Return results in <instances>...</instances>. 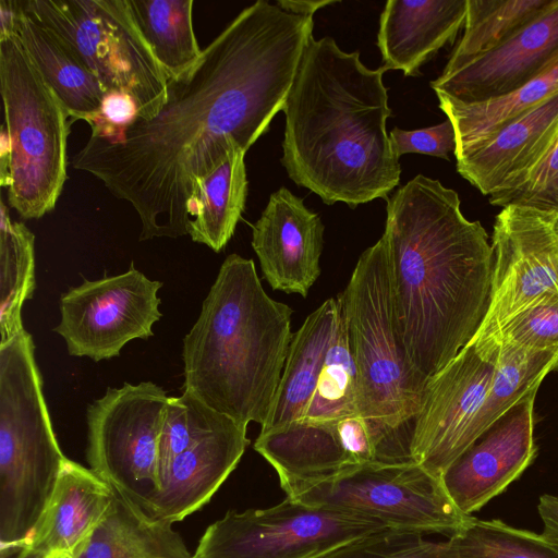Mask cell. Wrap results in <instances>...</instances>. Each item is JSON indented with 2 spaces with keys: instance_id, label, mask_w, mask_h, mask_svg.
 Listing matches in <instances>:
<instances>
[{
  "instance_id": "cell-9",
  "label": "cell",
  "mask_w": 558,
  "mask_h": 558,
  "mask_svg": "<svg viewBox=\"0 0 558 558\" xmlns=\"http://www.w3.org/2000/svg\"><path fill=\"white\" fill-rule=\"evenodd\" d=\"M388 530L372 519L286 497L266 509L228 511L207 527L191 558H324Z\"/></svg>"
},
{
  "instance_id": "cell-12",
  "label": "cell",
  "mask_w": 558,
  "mask_h": 558,
  "mask_svg": "<svg viewBox=\"0 0 558 558\" xmlns=\"http://www.w3.org/2000/svg\"><path fill=\"white\" fill-rule=\"evenodd\" d=\"M161 281L150 280L131 263L120 275L84 279L60 298V335L71 356L99 362L120 355L134 339H148L161 317L158 291Z\"/></svg>"
},
{
  "instance_id": "cell-16",
  "label": "cell",
  "mask_w": 558,
  "mask_h": 558,
  "mask_svg": "<svg viewBox=\"0 0 558 558\" xmlns=\"http://www.w3.org/2000/svg\"><path fill=\"white\" fill-rule=\"evenodd\" d=\"M558 57V0L493 50L442 73L430 87L463 102L482 101L518 89Z\"/></svg>"
},
{
  "instance_id": "cell-11",
  "label": "cell",
  "mask_w": 558,
  "mask_h": 558,
  "mask_svg": "<svg viewBox=\"0 0 558 558\" xmlns=\"http://www.w3.org/2000/svg\"><path fill=\"white\" fill-rule=\"evenodd\" d=\"M489 305L474 338L487 344L518 313L558 294V211L507 205L496 216Z\"/></svg>"
},
{
  "instance_id": "cell-19",
  "label": "cell",
  "mask_w": 558,
  "mask_h": 558,
  "mask_svg": "<svg viewBox=\"0 0 558 558\" xmlns=\"http://www.w3.org/2000/svg\"><path fill=\"white\" fill-rule=\"evenodd\" d=\"M246 429L232 421L177 456L159 474L147 513L172 524L202 508L241 460Z\"/></svg>"
},
{
  "instance_id": "cell-29",
  "label": "cell",
  "mask_w": 558,
  "mask_h": 558,
  "mask_svg": "<svg viewBox=\"0 0 558 558\" xmlns=\"http://www.w3.org/2000/svg\"><path fill=\"white\" fill-rule=\"evenodd\" d=\"M497 345L496 373L485 401L469 428L466 448L531 388L541 385L549 372L558 368V348L522 351L508 344Z\"/></svg>"
},
{
  "instance_id": "cell-7",
  "label": "cell",
  "mask_w": 558,
  "mask_h": 558,
  "mask_svg": "<svg viewBox=\"0 0 558 558\" xmlns=\"http://www.w3.org/2000/svg\"><path fill=\"white\" fill-rule=\"evenodd\" d=\"M279 482L288 498L372 519L396 532L451 536L472 517L454 506L440 477L413 460L377 461L324 478Z\"/></svg>"
},
{
  "instance_id": "cell-42",
  "label": "cell",
  "mask_w": 558,
  "mask_h": 558,
  "mask_svg": "<svg viewBox=\"0 0 558 558\" xmlns=\"http://www.w3.org/2000/svg\"><path fill=\"white\" fill-rule=\"evenodd\" d=\"M44 558H75V557L72 556L71 554H68L64 551H54V553H51V554L45 556Z\"/></svg>"
},
{
  "instance_id": "cell-20",
  "label": "cell",
  "mask_w": 558,
  "mask_h": 558,
  "mask_svg": "<svg viewBox=\"0 0 558 558\" xmlns=\"http://www.w3.org/2000/svg\"><path fill=\"white\" fill-rule=\"evenodd\" d=\"M112 487L92 470L66 459L54 490L15 558H44L54 551L76 557L105 517Z\"/></svg>"
},
{
  "instance_id": "cell-13",
  "label": "cell",
  "mask_w": 558,
  "mask_h": 558,
  "mask_svg": "<svg viewBox=\"0 0 558 558\" xmlns=\"http://www.w3.org/2000/svg\"><path fill=\"white\" fill-rule=\"evenodd\" d=\"M499 347L484 356L469 342L426 383L413 421L411 459L441 478L466 449L469 428L493 383Z\"/></svg>"
},
{
  "instance_id": "cell-4",
  "label": "cell",
  "mask_w": 558,
  "mask_h": 558,
  "mask_svg": "<svg viewBox=\"0 0 558 558\" xmlns=\"http://www.w3.org/2000/svg\"><path fill=\"white\" fill-rule=\"evenodd\" d=\"M292 313L265 292L253 259L229 255L183 338L184 390L243 426H262L293 337Z\"/></svg>"
},
{
  "instance_id": "cell-8",
  "label": "cell",
  "mask_w": 558,
  "mask_h": 558,
  "mask_svg": "<svg viewBox=\"0 0 558 558\" xmlns=\"http://www.w3.org/2000/svg\"><path fill=\"white\" fill-rule=\"evenodd\" d=\"M27 14L59 36L106 92L132 96L141 119L167 98L168 77L130 12L128 0H27Z\"/></svg>"
},
{
  "instance_id": "cell-39",
  "label": "cell",
  "mask_w": 558,
  "mask_h": 558,
  "mask_svg": "<svg viewBox=\"0 0 558 558\" xmlns=\"http://www.w3.org/2000/svg\"><path fill=\"white\" fill-rule=\"evenodd\" d=\"M23 11L22 1L0 0V40L17 36Z\"/></svg>"
},
{
  "instance_id": "cell-17",
  "label": "cell",
  "mask_w": 558,
  "mask_h": 558,
  "mask_svg": "<svg viewBox=\"0 0 558 558\" xmlns=\"http://www.w3.org/2000/svg\"><path fill=\"white\" fill-rule=\"evenodd\" d=\"M324 223L287 187L274 192L252 228V246L274 290L307 296L320 275Z\"/></svg>"
},
{
  "instance_id": "cell-24",
  "label": "cell",
  "mask_w": 558,
  "mask_h": 558,
  "mask_svg": "<svg viewBox=\"0 0 558 558\" xmlns=\"http://www.w3.org/2000/svg\"><path fill=\"white\" fill-rule=\"evenodd\" d=\"M17 37L34 66L73 118L72 121L85 120L99 109L107 92L98 78L59 36L25 10Z\"/></svg>"
},
{
  "instance_id": "cell-10",
  "label": "cell",
  "mask_w": 558,
  "mask_h": 558,
  "mask_svg": "<svg viewBox=\"0 0 558 558\" xmlns=\"http://www.w3.org/2000/svg\"><path fill=\"white\" fill-rule=\"evenodd\" d=\"M168 399L151 381L125 383L108 388L86 412L90 470L146 513L159 488V439Z\"/></svg>"
},
{
  "instance_id": "cell-25",
  "label": "cell",
  "mask_w": 558,
  "mask_h": 558,
  "mask_svg": "<svg viewBox=\"0 0 558 558\" xmlns=\"http://www.w3.org/2000/svg\"><path fill=\"white\" fill-rule=\"evenodd\" d=\"M245 153L233 149L197 180L187 202V234L220 252L234 233L247 196Z\"/></svg>"
},
{
  "instance_id": "cell-26",
  "label": "cell",
  "mask_w": 558,
  "mask_h": 558,
  "mask_svg": "<svg viewBox=\"0 0 558 558\" xmlns=\"http://www.w3.org/2000/svg\"><path fill=\"white\" fill-rule=\"evenodd\" d=\"M558 90V57L522 87L482 101L463 102L436 93L439 108L454 128V156L472 149L498 129L525 113Z\"/></svg>"
},
{
  "instance_id": "cell-1",
  "label": "cell",
  "mask_w": 558,
  "mask_h": 558,
  "mask_svg": "<svg viewBox=\"0 0 558 558\" xmlns=\"http://www.w3.org/2000/svg\"><path fill=\"white\" fill-rule=\"evenodd\" d=\"M313 25L265 0L246 7L168 81L154 117L136 118L117 143L90 136L72 167L133 206L140 241L186 235L197 180L233 149L246 153L283 110Z\"/></svg>"
},
{
  "instance_id": "cell-32",
  "label": "cell",
  "mask_w": 558,
  "mask_h": 558,
  "mask_svg": "<svg viewBox=\"0 0 558 558\" xmlns=\"http://www.w3.org/2000/svg\"><path fill=\"white\" fill-rule=\"evenodd\" d=\"M352 415H360L359 375L351 353L340 302L335 336L325 357L315 391L301 422H327Z\"/></svg>"
},
{
  "instance_id": "cell-2",
  "label": "cell",
  "mask_w": 558,
  "mask_h": 558,
  "mask_svg": "<svg viewBox=\"0 0 558 558\" xmlns=\"http://www.w3.org/2000/svg\"><path fill=\"white\" fill-rule=\"evenodd\" d=\"M396 326L423 390L476 335L489 305L494 254L458 193L416 175L387 199Z\"/></svg>"
},
{
  "instance_id": "cell-41",
  "label": "cell",
  "mask_w": 558,
  "mask_h": 558,
  "mask_svg": "<svg viewBox=\"0 0 558 558\" xmlns=\"http://www.w3.org/2000/svg\"><path fill=\"white\" fill-rule=\"evenodd\" d=\"M338 1L335 0H279L277 1V5L280 7L288 13L301 15V16H312L319 9L333 4Z\"/></svg>"
},
{
  "instance_id": "cell-18",
  "label": "cell",
  "mask_w": 558,
  "mask_h": 558,
  "mask_svg": "<svg viewBox=\"0 0 558 558\" xmlns=\"http://www.w3.org/2000/svg\"><path fill=\"white\" fill-rule=\"evenodd\" d=\"M558 142V90L456 157L462 178L483 195L518 186Z\"/></svg>"
},
{
  "instance_id": "cell-22",
  "label": "cell",
  "mask_w": 558,
  "mask_h": 558,
  "mask_svg": "<svg viewBox=\"0 0 558 558\" xmlns=\"http://www.w3.org/2000/svg\"><path fill=\"white\" fill-rule=\"evenodd\" d=\"M340 300H326L293 333L270 412L260 432L302 421L335 336Z\"/></svg>"
},
{
  "instance_id": "cell-36",
  "label": "cell",
  "mask_w": 558,
  "mask_h": 558,
  "mask_svg": "<svg viewBox=\"0 0 558 558\" xmlns=\"http://www.w3.org/2000/svg\"><path fill=\"white\" fill-rule=\"evenodd\" d=\"M494 206H529L558 211V142L544 160L514 189L489 196Z\"/></svg>"
},
{
  "instance_id": "cell-40",
  "label": "cell",
  "mask_w": 558,
  "mask_h": 558,
  "mask_svg": "<svg viewBox=\"0 0 558 558\" xmlns=\"http://www.w3.org/2000/svg\"><path fill=\"white\" fill-rule=\"evenodd\" d=\"M537 509L544 523L543 533L558 543V497L542 495L538 499Z\"/></svg>"
},
{
  "instance_id": "cell-31",
  "label": "cell",
  "mask_w": 558,
  "mask_h": 558,
  "mask_svg": "<svg viewBox=\"0 0 558 558\" xmlns=\"http://www.w3.org/2000/svg\"><path fill=\"white\" fill-rule=\"evenodd\" d=\"M439 558H558V543L544 533L471 517L439 543Z\"/></svg>"
},
{
  "instance_id": "cell-23",
  "label": "cell",
  "mask_w": 558,
  "mask_h": 558,
  "mask_svg": "<svg viewBox=\"0 0 558 558\" xmlns=\"http://www.w3.org/2000/svg\"><path fill=\"white\" fill-rule=\"evenodd\" d=\"M75 558H191V555L171 523L147 514L112 487L105 517Z\"/></svg>"
},
{
  "instance_id": "cell-21",
  "label": "cell",
  "mask_w": 558,
  "mask_h": 558,
  "mask_svg": "<svg viewBox=\"0 0 558 558\" xmlns=\"http://www.w3.org/2000/svg\"><path fill=\"white\" fill-rule=\"evenodd\" d=\"M466 0H389L379 20L383 66L418 75L422 64L454 40L464 26Z\"/></svg>"
},
{
  "instance_id": "cell-14",
  "label": "cell",
  "mask_w": 558,
  "mask_h": 558,
  "mask_svg": "<svg viewBox=\"0 0 558 558\" xmlns=\"http://www.w3.org/2000/svg\"><path fill=\"white\" fill-rule=\"evenodd\" d=\"M254 449L276 470L279 481L318 480L363 464L412 460L407 448L361 415L260 432Z\"/></svg>"
},
{
  "instance_id": "cell-35",
  "label": "cell",
  "mask_w": 558,
  "mask_h": 558,
  "mask_svg": "<svg viewBox=\"0 0 558 558\" xmlns=\"http://www.w3.org/2000/svg\"><path fill=\"white\" fill-rule=\"evenodd\" d=\"M324 558H439V543L422 534L385 531L339 547Z\"/></svg>"
},
{
  "instance_id": "cell-38",
  "label": "cell",
  "mask_w": 558,
  "mask_h": 558,
  "mask_svg": "<svg viewBox=\"0 0 558 558\" xmlns=\"http://www.w3.org/2000/svg\"><path fill=\"white\" fill-rule=\"evenodd\" d=\"M389 138L398 158L415 153L449 159V154L454 153L457 147L454 128L449 119L434 126L412 131L393 128Z\"/></svg>"
},
{
  "instance_id": "cell-6",
  "label": "cell",
  "mask_w": 558,
  "mask_h": 558,
  "mask_svg": "<svg viewBox=\"0 0 558 558\" xmlns=\"http://www.w3.org/2000/svg\"><path fill=\"white\" fill-rule=\"evenodd\" d=\"M0 90L11 142L9 204L38 219L54 208L66 180L70 114L17 36L0 40Z\"/></svg>"
},
{
  "instance_id": "cell-5",
  "label": "cell",
  "mask_w": 558,
  "mask_h": 558,
  "mask_svg": "<svg viewBox=\"0 0 558 558\" xmlns=\"http://www.w3.org/2000/svg\"><path fill=\"white\" fill-rule=\"evenodd\" d=\"M359 375V412L409 448L423 388L400 341L386 239L366 248L339 295Z\"/></svg>"
},
{
  "instance_id": "cell-15",
  "label": "cell",
  "mask_w": 558,
  "mask_h": 558,
  "mask_svg": "<svg viewBox=\"0 0 558 558\" xmlns=\"http://www.w3.org/2000/svg\"><path fill=\"white\" fill-rule=\"evenodd\" d=\"M531 388L489 425L444 472L441 482L465 515L483 508L526 470L536 456Z\"/></svg>"
},
{
  "instance_id": "cell-37",
  "label": "cell",
  "mask_w": 558,
  "mask_h": 558,
  "mask_svg": "<svg viewBox=\"0 0 558 558\" xmlns=\"http://www.w3.org/2000/svg\"><path fill=\"white\" fill-rule=\"evenodd\" d=\"M137 117L138 108L132 96L120 90H109L99 109L84 121L90 125V136L117 143L123 140L125 130Z\"/></svg>"
},
{
  "instance_id": "cell-34",
  "label": "cell",
  "mask_w": 558,
  "mask_h": 558,
  "mask_svg": "<svg viewBox=\"0 0 558 558\" xmlns=\"http://www.w3.org/2000/svg\"><path fill=\"white\" fill-rule=\"evenodd\" d=\"M497 344L522 351L558 348V294L545 295L513 316L487 344L475 345L486 355L495 351Z\"/></svg>"
},
{
  "instance_id": "cell-27",
  "label": "cell",
  "mask_w": 558,
  "mask_h": 558,
  "mask_svg": "<svg viewBox=\"0 0 558 558\" xmlns=\"http://www.w3.org/2000/svg\"><path fill=\"white\" fill-rule=\"evenodd\" d=\"M128 4L168 81L197 63L203 50L193 28V0H128Z\"/></svg>"
},
{
  "instance_id": "cell-30",
  "label": "cell",
  "mask_w": 558,
  "mask_h": 558,
  "mask_svg": "<svg viewBox=\"0 0 558 558\" xmlns=\"http://www.w3.org/2000/svg\"><path fill=\"white\" fill-rule=\"evenodd\" d=\"M553 0H466L463 35L444 71L482 56L535 19Z\"/></svg>"
},
{
  "instance_id": "cell-33",
  "label": "cell",
  "mask_w": 558,
  "mask_h": 558,
  "mask_svg": "<svg viewBox=\"0 0 558 558\" xmlns=\"http://www.w3.org/2000/svg\"><path fill=\"white\" fill-rule=\"evenodd\" d=\"M232 421L186 390L169 397L159 439V474L177 456Z\"/></svg>"
},
{
  "instance_id": "cell-3",
  "label": "cell",
  "mask_w": 558,
  "mask_h": 558,
  "mask_svg": "<svg viewBox=\"0 0 558 558\" xmlns=\"http://www.w3.org/2000/svg\"><path fill=\"white\" fill-rule=\"evenodd\" d=\"M385 66H365L329 37L310 38L283 112L281 162L327 205L388 199L401 168L386 129Z\"/></svg>"
},
{
  "instance_id": "cell-28",
  "label": "cell",
  "mask_w": 558,
  "mask_h": 558,
  "mask_svg": "<svg viewBox=\"0 0 558 558\" xmlns=\"http://www.w3.org/2000/svg\"><path fill=\"white\" fill-rule=\"evenodd\" d=\"M35 288V235L23 222L11 220L8 207L1 201L0 342L25 329L22 306L32 299Z\"/></svg>"
}]
</instances>
